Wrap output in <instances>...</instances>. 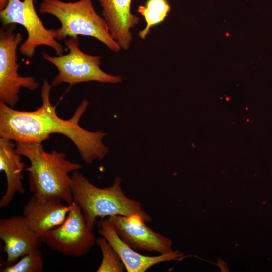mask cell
Here are the masks:
<instances>
[{"mask_svg":"<svg viewBox=\"0 0 272 272\" xmlns=\"http://www.w3.org/2000/svg\"><path fill=\"white\" fill-rule=\"evenodd\" d=\"M15 147L12 140L0 138V171L4 172L7 182L6 192L0 200L2 208L8 206L17 193L24 194L25 191L22 181L25 165Z\"/></svg>","mask_w":272,"mask_h":272,"instance_id":"14","label":"cell"},{"mask_svg":"<svg viewBox=\"0 0 272 272\" xmlns=\"http://www.w3.org/2000/svg\"><path fill=\"white\" fill-rule=\"evenodd\" d=\"M44 261L40 249L33 250L22 256L21 259L12 265L1 269V272H42Z\"/></svg>","mask_w":272,"mask_h":272,"instance_id":"17","label":"cell"},{"mask_svg":"<svg viewBox=\"0 0 272 272\" xmlns=\"http://www.w3.org/2000/svg\"><path fill=\"white\" fill-rule=\"evenodd\" d=\"M102 8L101 15L105 20L112 39L121 49L127 50L132 40L131 29L140 18L131 12L132 0H97Z\"/></svg>","mask_w":272,"mask_h":272,"instance_id":"13","label":"cell"},{"mask_svg":"<svg viewBox=\"0 0 272 272\" xmlns=\"http://www.w3.org/2000/svg\"><path fill=\"white\" fill-rule=\"evenodd\" d=\"M64 43L69 50L67 54L52 56L46 52L41 53L44 60L58 70L57 75L51 82L53 87L63 83L72 86L89 81L117 84L122 81L120 75L107 73L100 68V56L82 52L79 47L78 36L67 37Z\"/></svg>","mask_w":272,"mask_h":272,"instance_id":"5","label":"cell"},{"mask_svg":"<svg viewBox=\"0 0 272 272\" xmlns=\"http://www.w3.org/2000/svg\"><path fill=\"white\" fill-rule=\"evenodd\" d=\"M8 0H0V10L3 9L6 5Z\"/></svg>","mask_w":272,"mask_h":272,"instance_id":"18","label":"cell"},{"mask_svg":"<svg viewBox=\"0 0 272 272\" xmlns=\"http://www.w3.org/2000/svg\"><path fill=\"white\" fill-rule=\"evenodd\" d=\"M71 207L57 199L33 195L23 208V216L43 241L51 230L64 221Z\"/></svg>","mask_w":272,"mask_h":272,"instance_id":"11","label":"cell"},{"mask_svg":"<svg viewBox=\"0 0 272 272\" xmlns=\"http://www.w3.org/2000/svg\"><path fill=\"white\" fill-rule=\"evenodd\" d=\"M52 87L47 80L43 81L42 105L33 111L16 110L0 101V138L15 142L42 143L51 134L59 133L73 142L86 164L103 159L108 152L102 141L106 133L89 131L79 125L88 101L82 100L69 119H61L56 113V106L50 101Z\"/></svg>","mask_w":272,"mask_h":272,"instance_id":"1","label":"cell"},{"mask_svg":"<svg viewBox=\"0 0 272 272\" xmlns=\"http://www.w3.org/2000/svg\"><path fill=\"white\" fill-rule=\"evenodd\" d=\"M71 205L64 221L51 230L43 241L64 255L78 257L89 252L96 238L87 225L81 208L74 202Z\"/></svg>","mask_w":272,"mask_h":272,"instance_id":"8","label":"cell"},{"mask_svg":"<svg viewBox=\"0 0 272 272\" xmlns=\"http://www.w3.org/2000/svg\"><path fill=\"white\" fill-rule=\"evenodd\" d=\"M15 151L28 159L29 190L38 197L53 198L71 205L73 202L70 173L82 169V165L71 162L66 154L44 149L42 143L16 142Z\"/></svg>","mask_w":272,"mask_h":272,"instance_id":"2","label":"cell"},{"mask_svg":"<svg viewBox=\"0 0 272 272\" xmlns=\"http://www.w3.org/2000/svg\"><path fill=\"white\" fill-rule=\"evenodd\" d=\"M39 12L52 15L60 21L61 26L56 29L57 41L79 35L90 36L111 51L118 52L121 49L110 36L105 20L96 13L92 0H42Z\"/></svg>","mask_w":272,"mask_h":272,"instance_id":"4","label":"cell"},{"mask_svg":"<svg viewBox=\"0 0 272 272\" xmlns=\"http://www.w3.org/2000/svg\"><path fill=\"white\" fill-rule=\"evenodd\" d=\"M34 1L8 0L6 6L0 10L2 27L18 24L25 28L28 36L20 46L19 51L28 58L33 57L37 47L41 45L51 47L57 55H62L64 49L56 40V29H48L44 26L36 11Z\"/></svg>","mask_w":272,"mask_h":272,"instance_id":"6","label":"cell"},{"mask_svg":"<svg viewBox=\"0 0 272 272\" xmlns=\"http://www.w3.org/2000/svg\"><path fill=\"white\" fill-rule=\"evenodd\" d=\"M16 24L2 27L0 30V101L13 108L19 100L22 87L34 90L39 86L31 76L18 74L17 50L23 37L15 32Z\"/></svg>","mask_w":272,"mask_h":272,"instance_id":"7","label":"cell"},{"mask_svg":"<svg viewBox=\"0 0 272 272\" xmlns=\"http://www.w3.org/2000/svg\"><path fill=\"white\" fill-rule=\"evenodd\" d=\"M102 253V260L97 272H123L125 266L119 255L104 237L96 240Z\"/></svg>","mask_w":272,"mask_h":272,"instance_id":"16","label":"cell"},{"mask_svg":"<svg viewBox=\"0 0 272 272\" xmlns=\"http://www.w3.org/2000/svg\"><path fill=\"white\" fill-rule=\"evenodd\" d=\"M71 176L73 202L81 208L87 225L92 231L99 217L136 214L145 222L151 221V217L143 210L139 201L125 195L120 177H117L111 186L101 188L92 184L78 170L73 171Z\"/></svg>","mask_w":272,"mask_h":272,"instance_id":"3","label":"cell"},{"mask_svg":"<svg viewBox=\"0 0 272 272\" xmlns=\"http://www.w3.org/2000/svg\"><path fill=\"white\" fill-rule=\"evenodd\" d=\"M108 219L120 238L132 248L160 254L172 251L171 240L148 227L139 215H115Z\"/></svg>","mask_w":272,"mask_h":272,"instance_id":"9","label":"cell"},{"mask_svg":"<svg viewBox=\"0 0 272 272\" xmlns=\"http://www.w3.org/2000/svg\"><path fill=\"white\" fill-rule=\"evenodd\" d=\"M0 238L4 241L7 255L3 267L10 266L34 250L40 249L43 240L37 234L22 216L0 220Z\"/></svg>","mask_w":272,"mask_h":272,"instance_id":"10","label":"cell"},{"mask_svg":"<svg viewBox=\"0 0 272 272\" xmlns=\"http://www.w3.org/2000/svg\"><path fill=\"white\" fill-rule=\"evenodd\" d=\"M98 231L119 255L128 272H145L155 264L176 260L183 255L172 250L156 256L142 255L120 238L109 219L101 221Z\"/></svg>","mask_w":272,"mask_h":272,"instance_id":"12","label":"cell"},{"mask_svg":"<svg viewBox=\"0 0 272 272\" xmlns=\"http://www.w3.org/2000/svg\"><path fill=\"white\" fill-rule=\"evenodd\" d=\"M170 9L167 0H148L145 6L139 5L137 12L144 18L146 23L145 28L138 32L139 37L145 39L153 26L165 20Z\"/></svg>","mask_w":272,"mask_h":272,"instance_id":"15","label":"cell"}]
</instances>
